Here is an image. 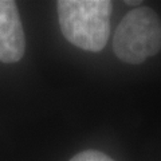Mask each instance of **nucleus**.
Here are the masks:
<instances>
[{
	"instance_id": "nucleus-1",
	"label": "nucleus",
	"mask_w": 161,
	"mask_h": 161,
	"mask_svg": "<svg viewBox=\"0 0 161 161\" xmlns=\"http://www.w3.org/2000/svg\"><path fill=\"white\" fill-rule=\"evenodd\" d=\"M58 18L63 36L74 46L92 53L101 51L110 35L109 0H59Z\"/></svg>"
},
{
	"instance_id": "nucleus-2",
	"label": "nucleus",
	"mask_w": 161,
	"mask_h": 161,
	"mask_svg": "<svg viewBox=\"0 0 161 161\" xmlns=\"http://www.w3.org/2000/svg\"><path fill=\"white\" fill-rule=\"evenodd\" d=\"M114 54L122 62L142 63L161 48V22L149 7H138L124 16L113 39Z\"/></svg>"
},
{
	"instance_id": "nucleus-3",
	"label": "nucleus",
	"mask_w": 161,
	"mask_h": 161,
	"mask_svg": "<svg viewBox=\"0 0 161 161\" xmlns=\"http://www.w3.org/2000/svg\"><path fill=\"white\" fill-rule=\"evenodd\" d=\"M26 51V36L16 3L0 0V62L15 63Z\"/></svg>"
},
{
	"instance_id": "nucleus-4",
	"label": "nucleus",
	"mask_w": 161,
	"mask_h": 161,
	"mask_svg": "<svg viewBox=\"0 0 161 161\" xmlns=\"http://www.w3.org/2000/svg\"><path fill=\"white\" fill-rule=\"evenodd\" d=\"M70 161H114V160L109 157L108 154L98 152V150H85V152H80L77 156H74Z\"/></svg>"
}]
</instances>
